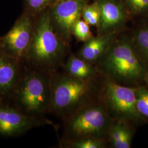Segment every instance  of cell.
Here are the masks:
<instances>
[{
  "label": "cell",
  "instance_id": "6da1fadb",
  "mask_svg": "<svg viewBox=\"0 0 148 148\" xmlns=\"http://www.w3.org/2000/svg\"><path fill=\"white\" fill-rule=\"evenodd\" d=\"M97 85L95 78L79 79L66 73L54 75L51 79L49 109L68 117L82 107L95 102L99 93Z\"/></svg>",
  "mask_w": 148,
  "mask_h": 148
},
{
  "label": "cell",
  "instance_id": "7a4b0ae2",
  "mask_svg": "<svg viewBox=\"0 0 148 148\" xmlns=\"http://www.w3.org/2000/svg\"><path fill=\"white\" fill-rule=\"evenodd\" d=\"M67 44L53 28L48 8L36 18L32 42L25 59L36 69L52 70L63 62Z\"/></svg>",
  "mask_w": 148,
  "mask_h": 148
},
{
  "label": "cell",
  "instance_id": "3957f363",
  "mask_svg": "<svg viewBox=\"0 0 148 148\" xmlns=\"http://www.w3.org/2000/svg\"><path fill=\"white\" fill-rule=\"evenodd\" d=\"M98 62L107 78L121 85L137 81L145 73L132 43L125 37L115 39Z\"/></svg>",
  "mask_w": 148,
  "mask_h": 148
},
{
  "label": "cell",
  "instance_id": "277c9868",
  "mask_svg": "<svg viewBox=\"0 0 148 148\" xmlns=\"http://www.w3.org/2000/svg\"><path fill=\"white\" fill-rule=\"evenodd\" d=\"M113 120L104 102L85 106L68 117L66 129L70 141L86 137L104 138Z\"/></svg>",
  "mask_w": 148,
  "mask_h": 148
},
{
  "label": "cell",
  "instance_id": "5b68a950",
  "mask_svg": "<svg viewBox=\"0 0 148 148\" xmlns=\"http://www.w3.org/2000/svg\"><path fill=\"white\" fill-rule=\"evenodd\" d=\"M51 79L45 71L36 69L21 77L14 89L19 105L31 114L43 113L51 104Z\"/></svg>",
  "mask_w": 148,
  "mask_h": 148
},
{
  "label": "cell",
  "instance_id": "8992f818",
  "mask_svg": "<svg viewBox=\"0 0 148 148\" xmlns=\"http://www.w3.org/2000/svg\"><path fill=\"white\" fill-rule=\"evenodd\" d=\"M137 88L121 85L106 79L102 93L104 103L110 116L114 120L129 121L140 118L137 108Z\"/></svg>",
  "mask_w": 148,
  "mask_h": 148
},
{
  "label": "cell",
  "instance_id": "52a82bcc",
  "mask_svg": "<svg viewBox=\"0 0 148 148\" xmlns=\"http://www.w3.org/2000/svg\"><path fill=\"white\" fill-rule=\"evenodd\" d=\"M37 16L23 12L11 30L0 37V49L19 61L25 59L32 42Z\"/></svg>",
  "mask_w": 148,
  "mask_h": 148
},
{
  "label": "cell",
  "instance_id": "ba28073f",
  "mask_svg": "<svg viewBox=\"0 0 148 148\" xmlns=\"http://www.w3.org/2000/svg\"><path fill=\"white\" fill-rule=\"evenodd\" d=\"M87 2L88 0H58L48 8L53 28L65 43L71 40L74 25L82 18Z\"/></svg>",
  "mask_w": 148,
  "mask_h": 148
},
{
  "label": "cell",
  "instance_id": "9c48e42d",
  "mask_svg": "<svg viewBox=\"0 0 148 148\" xmlns=\"http://www.w3.org/2000/svg\"><path fill=\"white\" fill-rule=\"evenodd\" d=\"M39 124L34 117L24 115L13 108L0 106V134L17 136Z\"/></svg>",
  "mask_w": 148,
  "mask_h": 148
},
{
  "label": "cell",
  "instance_id": "30bf717a",
  "mask_svg": "<svg viewBox=\"0 0 148 148\" xmlns=\"http://www.w3.org/2000/svg\"><path fill=\"white\" fill-rule=\"evenodd\" d=\"M101 19L99 35L116 32L126 20L125 8L120 0H98Z\"/></svg>",
  "mask_w": 148,
  "mask_h": 148
},
{
  "label": "cell",
  "instance_id": "8fae6325",
  "mask_svg": "<svg viewBox=\"0 0 148 148\" xmlns=\"http://www.w3.org/2000/svg\"><path fill=\"white\" fill-rule=\"evenodd\" d=\"M19 62L0 49V95L14 90L21 78Z\"/></svg>",
  "mask_w": 148,
  "mask_h": 148
},
{
  "label": "cell",
  "instance_id": "7c38bea8",
  "mask_svg": "<svg viewBox=\"0 0 148 148\" xmlns=\"http://www.w3.org/2000/svg\"><path fill=\"white\" fill-rule=\"evenodd\" d=\"M116 37V32L99 35L85 42L76 55L87 62L93 64L103 57Z\"/></svg>",
  "mask_w": 148,
  "mask_h": 148
},
{
  "label": "cell",
  "instance_id": "4fadbf2b",
  "mask_svg": "<svg viewBox=\"0 0 148 148\" xmlns=\"http://www.w3.org/2000/svg\"><path fill=\"white\" fill-rule=\"evenodd\" d=\"M65 73L75 78L88 79L95 78L99 70L77 55L71 53L64 64Z\"/></svg>",
  "mask_w": 148,
  "mask_h": 148
},
{
  "label": "cell",
  "instance_id": "5bb4252c",
  "mask_svg": "<svg viewBox=\"0 0 148 148\" xmlns=\"http://www.w3.org/2000/svg\"><path fill=\"white\" fill-rule=\"evenodd\" d=\"M107 136L113 148H130L131 147L132 133L127 122L114 120Z\"/></svg>",
  "mask_w": 148,
  "mask_h": 148
},
{
  "label": "cell",
  "instance_id": "9a60e30c",
  "mask_svg": "<svg viewBox=\"0 0 148 148\" xmlns=\"http://www.w3.org/2000/svg\"><path fill=\"white\" fill-rule=\"evenodd\" d=\"M82 18L90 26L98 27L101 19V12L98 1L90 5H86L82 11Z\"/></svg>",
  "mask_w": 148,
  "mask_h": 148
},
{
  "label": "cell",
  "instance_id": "2e32d148",
  "mask_svg": "<svg viewBox=\"0 0 148 148\" xmlns=\"http://www.w3.org/2000/svg\"><path fill=\"white\" fill-rule=\"evenodd\" d=\"M24 12L34 16L48 9L54 0H25Z\"/></svg>",
  "mask_w": 148,
  "mask_h": 148
},
{
  "label": "cell",
  "instance_id": "e0dca14e",
  "mask_svg": "<svg viewBox=\"0 0 148 148\" xmlns=\"http://www.w3.org/2000/svg\"><path fill=\"white\" fill-rule=\"evenodd\" d=\"M68 146L74 148H103L105 140L101 138L86 137L69 141Z\"/></svg>",
  "mask_w": 148,
  "mask_h": 148
},
{
  "label": "cell",
  "instance_id": "ac0fdd59",
  "mask_svg": "<svg viewBox=\"0 0 148 148\" xmlns=\"http://www.w3.org/2000/svg\"><path fill=\"white\" fill-rule=\"evenodd\" d=\"M73 34L78 40L85 42L93 37L90 29V25L84 20L81 19L75 23Z\"/></svg>",
  "mask_w": 148,
  "mask_h": 148
},
{
  "label": "cell",
  "instance_id": "d6986e66",
  "mask_svg": "<svg viewBox=\"0 0 148 148\" xmlns=\"http://www.w3.org/2000/svg\"><path fill=\"white\" fill-rule=\"evenodd\" d=\"M137 108L140 116L148 119V90L144 87L137 88Z\"/></svg>",
  "mask_w": 148,
  "mask_h": 148
},
{
  "label": "cell",
  "instance_id": "ffe728a7",
  "mask_svg": "<svg viewBox=\"0 0 148 148\" xmlns=\"http://www.w3.org/2000/svg\"><path fill=\"white\" fill-rule=\"evenodd\" d=\"M125 9L134 14L148 11V0H121Z\"/></svg>",
  "mask_w": 148,
  "mask_h": 148
},
{
  "label": "cell",
  "instance_id": "44dd1931",
  "mask_svg": "<svg viewBox=\"0 0 148 148\" xmlns=\"http://www.w3.org/2000/svg\"><path fill=\"white\" fill-rule=\"evenodd\" d=\"M135 41L139 51L148 60V27H144L138 32Z\"/></svg>",
  "mask_w": 148,
  "mask_h": 148
},
{
  "label": "cell",
  "instance_id": "7402d4cb",
  "mask_svg": "<svg viewBox=\"0 0 148 148\" xmlns=\"http://www.w3.org/2000/svg\"><path fill=\"white\" fill-rule=\"evenodd\" d=\"M147 85H148V77H147Z\"/></svg>",
  "mask_w": 148,
  "mask_h": 148
},
{
  "label": "cell",
  "instance_id": "603a6c76",
  "mask_svg": "<svg viewBox=\"0 0 148 148\" xmlns=\"http://www.w3.org/2000/svg\"><path fill=\"white\" fill-rule=\"evenodd\" d=\"M58 1V0H54V2H55V1Z\"/></svg>",
  "mask_w": 148,
  "mask_h": 148
}]
</instances>
